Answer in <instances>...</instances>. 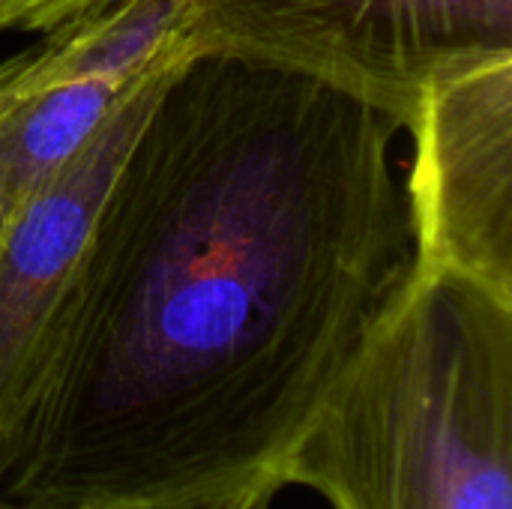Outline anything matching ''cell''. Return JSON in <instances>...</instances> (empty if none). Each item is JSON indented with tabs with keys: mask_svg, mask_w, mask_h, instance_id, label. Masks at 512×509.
<instances>
[{
	"mask_svg": "<svg viewBox=\"0 0 512 509\" xmlns=\"http://www.w3.org/2000/svg\"><path fill=\"white\" fill-rule=\"evenodd\" d=\"M396 117L186 54L54 309L3 509L276 498L333 384L420 276Z\"/></svg>",
	"mask_w": 512,
	"mask_h": 509,
	"instance_id": "6da1fadb",
	"label": "cell"
},
{
	"mask_svg": "<svg viewBox=\"0 0 512 509\" xmlns=\"http://www.w3.org/2000/svg\"><path fill=\"white\" fill-rule=\"evenodd\" d=\"M330 509H512V300L423 273L276 474Z\"/></svg>",
	"mask_w": 512,
	"mask_h": 509,
	"instance_id": "7a4b0ae2",
	"label": "cell"
},
{
	"mask_svg": "<svg viewBox=\"0 0 512 509\" xmlns=\"http://www.w3.org/2000/svg\"><path fill=\"white\" fill-rule=\"evenodd\" d=\"M183 42L306 75L408 129L426 87L512 54V0H186Z\"/></svg>",
	"mask_w": 512,
	"mask_h": 509,
	"instance_id": "3957f363",
	"label": "cell"
},
{
	"mask_svg": "<svg viewBox=\"0 0 512 509\" xmlns=\"http://www.w3.org/2000/svg\"><path fill=\"white\" fill-rule=\"evenodd\" d=\"M408 132L420 270L512 300V54L426 87Z\"/></svg>",
	"mask_w": 512,
	"mask_h": 509,
	"instance_id": "277c9868",
	"label": "cell"
},
{
	"mask_svg": "<svg viewBox=\"0 0 512 509\" xmlns=\"http://www.w3.org/2000/svg\"><path fill=\"white\" fill-rule=\"evenodd\" d=\"M186 54L189 48L180 45L159 60L96 135L12 213L0 237V483L18 459L45 336L93 216L150 105Z\"/></svg>",
	"mask_w": 512,
	"mask_h": 509,
	"instance_id": "5b68a950",
	"label": "cell"
},
{
	"mask_svg": "<svg viewBox=\"0 0 512 509\" xmlns=\"http://www.w3.org/2000/svg\"><path fill=\"white\" fill-rule=\"evenodd\" d=\"M105 0H0V30L51 33Z\"/></svg>",
	"mask_w": 512,
	"mask_h": 509,
	"instance_id": "8992f818",
	"label": "cell"
},
{
	"mask_svg": "<svg viewBox=\"0 0 512 509\" xmlns=\"http://www.w3.org/2000/svg\"><path fill=\"white\" fill-rule=\"evenodd\" d=\"M15 210H18V204L9 195V186H6V177H3V168H0V237H3V231H6V225H9Z\"/></svg>",
	"mask_w": 512,
	"mask_h": 509,
	"instance_id": "52a82bcc",
	"label": "cell"
},
{
	"mask_svg": "<svg viewBox=\"0 0 512 509\" xmlns=\"http://www.w3.org/2000/svg\"><path fill=\"white\" fill-rule=\"evenodd\" d=\"M276 498L264 495V498H243V501H234V504H222V507H210V509H258L264 504H273Z\"/></svg>",
	"mask_w": 512,
	"mask_h": 509,
	"instance_id": "ba28073f",
	"label": "cell"
},
{
	"mask_svg": "<svg viewBox=\"0 0 512 509\" xmlns=\"http://www.w3.org/2000/svg\"><path fill=\"white\" fill-rule=\"evenodd\" d=\"M258 509H273V504H264V507H258Z\"/></svg>",
	"mask_w": 512,
	"mask_h": 509,
	"instance_id": "9c48e42d",
	"label": "cell"
},
{
	"mask_svg": "<svg viewBox=\"0 0 512 509\" xmlns=\"http://www.w3.org/2000/svg\"><path fill=\"white\" fill-rule=\"evenodd\" d=\"M0 509H3V507H0Z\"/></svg>",
	"mask_w": 512,
	"mask_h": 509,
	"instance_id": "30bf717a",
	"label": "cell"
}]
</instances>
